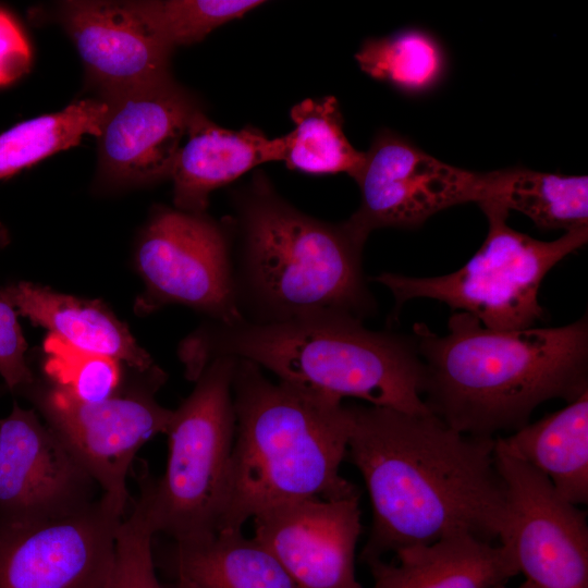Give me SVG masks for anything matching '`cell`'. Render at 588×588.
Here are the masks:
<instances>
[{"mask_svg": "<svg viewBox=\"0 0 588 588\" xmlns=\"http://www.w3.org/2000/svg\"><path fill=\"white\" fill-rule=\"evenodd\" d=\"M346 458L371 503L367 563L455 534L500 540L506 493L495 466V438L460 432L433 414L347 404Z\"/></svg>", "mask_w": 588, "mask_h": 588, "instance_id": "obj_1", "label": "cell"}, {"mask_svg": "<svg viewBox=\"0 0 588 588\" xmlns=\"http://www.w3.org/2000/svg\"><path fill=\"white\" fill-rule=\"evenodd\" d=\"M414 336L426 406L466 434L516 431L543 402L571 403L588 391L587 316L563 327L494 330L454 311L445 335L416 323Z\"/></svg>", "mask_w": 588, "mask_h": 588, "instance_id": "obj_2", "label": "cell"}, {"mask_svg": "<svg viewBox=\"0 0 588 588\" xmlns=\"http://www.w3.org/2000/svg\"><path fill=\"white\" fill-rule=\"evenodd\" d=\"M182 354L193 381L212 359L231 356L330 399L430 413L422 400L425 366L415 336L375 331L350 315L267 324L210 321L186 341Z\"/></svg>", "mask_w": 588, "mask_h": 588, "instance_id": "obj_3", "label": "cell"}, {"mask_svg": "<svg viewBox=\"0 0 588 588\" xmlns=\"http://www.w3.org/2000/svg\"><path fill=\"white\" fill-rule=\"evenodd\" d=\"M235 205L232 262L242 321L267 324L335 315L364 321L376 313L363 268L365 243L344 222L303 213L264 177L240 193Z\"/></svg>", "mask_w": 588, "mask_h": 588, "instance_id": "obj_4", "label": "cell"}, {"mask_svg": "<svg viewBox=\"0 0 588 588\" xmlns=\"http://www.w3.org/2000/svg\"><path fill=\"white\" fill-rule=\"evenodd\" d=\"M232 397L236 428L220 530L242 529L260 512L290 501L359 497L340 473L351 429L347 404L271 381L242 358L235 362Z\"/></svg>", "mask_w": 588, "mask_h": 588, "instance_id": "obj_5", "label": "cell"}, {"mask_svg": "<svg viewBox=\"0 0 588 588\" xmlns=\"http://www.w3.org/2000/svg\"><path fill=\"white\" fill-rule=\"evenodd\" d=\"M235 357L209 362L192 393L173 409L166 434L163 475L139 478L149 523L175 543L217 534L228 509L236 417L232 397Z\"/></svg>", "mask_w": 588, "mask_h": 588, "instance_id": "obj_6", "label": "cell"}, {"mask_svg": "<svg viewBox=\"0 0 588 588\" xmlns=\"http://www.w3.org/2000/svg\"><path fill=\"white\" fill-rule=\"evenodd\" d=\"M478 206L488 221L487 236L458 270L425 278L382 272L369 279L393 295L389 322L415 298L442 302L494 330L527 329L543 318L538 298L542 280L558 262L587 243L588 226L546 242L512 229L507 224L510 211L504 207L489 201Z\"/></svg>", "mask_w": 588, "mask_h": 588, "instance_id": "obj_7", "label": "cell"}, {"mask_svg": "<svg viewBox=\"0 0 588 588\" xmlns=\"http://www.w3.org/2000/svg\"><path fill=\"white\" fill-rule=\"evenodd\" d=\"M483 179L485 172L451 166L382 130L365 151L354 179L360 191L359 207L344 223L363 243L377 229H417L446 208L478 204Z\"/></svg>", "mask_w": 588, "mask_h": 588, "instance_id": "obj_8", "label": "cell"}, {"mask_svg": "<svg viewBox=\"0 0 588 588\" xmlns=\"http://www.w3.org/2000/svg\"><path fill=\"white\" fill-rule=\"evenodd\" d=\"M506 520L499 543L511 551L531 588H588L586 512L560 497L549 479L497 440Z\"/></svg>", "mask_w": 588, "mask_h": 588, "instance_id": "obj_9", "label": "cell"}, {"mask_svg": "<svg viewBox=\"0 0 588 588\" xmlns=\"http://www.w3.org/2000/svg\"><path fill=\"white\" fill-rule=\"evenodd\" d=\"M124 515L102 494L59 517L0 518V588H103Z\"/></svg>", "mask_w": 588, "mask_h": 588, "instance_id": "obj_10", "label": "cell"}, {"mask_svg": "<svg viewBox=\"0 0 588 588\" xmlns=\"http://www.w3.org/2000/svg\"><path fill=\"white\" fill-rule=\"evenodd\" d=\"M232 238L203 213L161 209L138 246L137 266L150 296L180 304L211 321H242L233 279Z\"/></svg>", "mask_w": 588, "mask_h": 588, "instance_id": "obj_11", "label": "cell"}, {"mask_svg": "<svg viewBox=\"0 0 588 588\" xmlns=\"http://www.w3.org/2000/svg\"><path fill=\"white\" fill-rule=\"evenodd\" d=\"M158 387L113 396L98 403L77 400L54 387L35 394V401L73 456L102 490L126 513V477L138 450L166 433L173 409L155 400Z\"/></svg>", "mask_w": 588, "mask_h": 588, "instance_id": "obj_12", "label": "cell"}, {"mask_svg": "<svg viewBox=\"0 0 588 588\" xmlns=\"http://www.w3.org/2000/svg\"><path fill=\"white\" fill-rule=\"evenodd\" d=\"M0 432V518H53L97 500L96 481L33 411L14 403Z\"/></svg>", "mask_w": 588, "mask_h": 588, "instance_id": "obj_13", "label": "cell"}, {"mask_svg": "<svg viewBox=\"0 0 588 588\" xmlns=\"http://www.w3.org/2000/svg\"><path fill=\"white\" fill-rule=\"evenodd\" d=\"M253 520L254 538L301 588H362L355 572L359 497L290 501Z\"/></svg>", "mask_w": 588, "mask_h": 588, "instance_id": "obj_14", "label": "cell"}, {"mask_svg": "<svg viewBox=\"0 0 588 588\" xmlns=\"http://www.w3.org/2000/svg\"><path fill=\"white\" fill-rule=\"evenodd\" d=\"M99 139V170L117 184L170 177L192 115L186 91L169 79L107 100Z\"/></svg>", "mask_w": 588, "mask_h": 588, "instance_id": "obj_15", "label": "cell"}, {"mask_svg": "<svg viewBox=\"0 0 588 588\" xmlns=\"http://www.w3.org/2000/svg\"><path fill=\"white\" fill-rule=\"evenodd\" d=\"M62 20L88 76L107 100L171 79L172 49L125 1H68Z\"/></svg>", "mask_w": 588, "mask_h": 588, "instance_id": "obj_16", "label": "cell"}, {"mask_svg": "<svg viewBox=\"0 0 588 588\" xmlns=\"http://www.w3.org/2000/svg\"><path fill=\"white\" fill-rule=\"evenodd\" d=\"M170 177L179 210L203 213L212 191L266 162L283 161L284 136L268 138L260 131L223 128L200 110L191 118Z\"/></svg>", "mask_w": 588, "mask_h": 588, "instance_id": "obj_17", "label": "cell"}, {"mask_svg": "<svg viewBox=\"0 0 588 588\" xmlns=\"http://www.w3.org/2000/svg\"><path fill=\"white\" fill-rule=\"evenodd\" d=\"M367 562L373 588H495L519 574L505 546L455 534Z\"/></svg>", "mask_w": 588, "mask_h": 588, "instance_id": "obj_18", "label": "cell"}, {"mask_svg": "<svg viewBox=\"0 0 588 588\" xmlns=\"http://www.w3.org/2000/svg\"><path fill=\"white\" fill-rule=\"evenodd\" d=\"M3 296L16 313L50 333L90 353L124 360L139 371L152 368V360L102 304L60 294L46 286L19 282L7 286Z\"/></svg>", "mask_w": 588, "mask_h": 588, "instance_id": "obj_19", "label": "cell"}, {"mask_svg": "<svg viewBox=\"0 0 588 588\" xmlns=\"http://www.w3.org/2000/svg\"><path fill=\"white\" fill-rule=\"evenodd\" d=\"M497 440L543 474L560 497L577 506L588 503V391L564 408Z\"/></svg>", "mask_w": 588, "mask_h": 588, "instance_id": "obj_20", "label": "cell"}, {"mask_svg": "<svg viewBox=\"0 0 588 588\" xmlns=\"http://www.w3.org/2000/svg\"><path fill=\"white\" fill-rule=\"evenodd\" d=\"M166 566L173 578L183 577L196 588H301L277 558L242 529L173 542Z\"/></svg>", "mask_w": 588, "mask_h": 588, "instance_id": "obj_21", "label": "cell"}, {"mask_svg": "<svg viewBox=\"0 0 588 588\" xmlns=\"http://www.w3.org/2000/svg\"><path fill=\"white\" fill-rule=\"evenodd\" d=\"M527 216L541 230L588 226V177L523 167L485 172L481 203ZM477 204V205H478Z\"/></svg>", "mask_w": 588, "mask_h": 588, "instance_id": "obj_22", "label": "cell"}, {"mask_svg": "<svg viewBox=\"0 0 588 588\" xmlns=\"http://www.w3.org/2000/svg\"><path fill=\"white\" fill-rule=\"evenodd\" d=\"M294 128L283 135V162L310 174L359 173L365 152L353 147L343 131V117L332 96L306 99L291 110Z\"/></svg>", "mask_w": 588, "mask_h": 588, "instance_id": "obj_23", "label": "cell"}, {"mask_svg": "<svg viewBox=\"0 0 588 588\" xmlns=\"http://www.w3.org/2000/svg\"><path fill=\"white\" fill-rule=\"evenodd\" d=\"M108 112L107 100H78L59 112L27 120L3 132L0 179L77 145L85 135L98 138Z\"/></svg>", "mask_w": 588, "mask_h": 588, "instance_id": "obj_24", "label": "cell"}, {"mask_svg": "<svg viewBox=\"0 0 588 588\" xmlns=\"http://www.w3.org/2000/svg\"><path fill=\"white\" fill-rule=\"evenodd\" d=\"M355 59L367 75L411 95L434 89L448 69V57L441 42L420 28L369 38Z\"/></svg>", "mask_w": 588, "mask_h": 588, "instance_id": "obj_25", "label": "cell"}, {"mask_svg": "<svg viewBox=\"0 0 588 588\" xmlns=\"http://www.w3.org/2000/svg\"><path fill=\"white\" fill-rule=\"evenodd\" d=\"M258 0L125 1L170 49L204 39L217 27L262 4Z\"/></svg>", "mask_w": 588, "mask_h": 588, "instance_id": "obj_26", "label": "cell"}, {"mask_svg": "<svg viewBox=\"0 0 588 588\" xmlns=\"http://www.w3.org/2000/svg\"><path fill=\"white\" fill-rule=\"evenodd\" d=\"M46 373L77 400L102 402L117 393L120 384L119 360L81 350L49 334L44 343Z\"/></svg>", "mask_w": 588, "mask_h": 588, "instance_id": "obj_27", "label": "cell"}, {"mask_svg": "<svg viewBox=\"0 0 588 588\" xmlns=\"http://www.w3.org/2000/svg\"><path fill=\"white\" fill-rule=\"evenodd\" d=\"M154 535L139 494L117 531L114 558L103 588H164L155 569Z\"/></svg>", "mask_w": 588, "mask_h": 588, "instance_id": "obj_28", "label": "cell"}, {"mask_svg": "<svg viewBox=\"0 0 588 588\" xmlns=\"http://www.w3.org/2000/svg\"><path fill=\"white\" fill-rule=\"evenodd\" d=\"M16 314L0 291V375L11 390L33 382L24 356L26 343Z\"/></svg>", "mask_w": 588, "mask_h": 588, "instance_id": "obj_29", "label": "cell"}, {"mask_svg": "<svg viewBox=\"0 0 588 588\" xmlns=\"http://www.w3.org/2000/svg\"><path fill=\"white\" fill-rule=\"evenodd\" d=\"M30 48L16 21L0 9V86L24 75L30 65Z\"/></svg>", "mask_w": 588, "mask_h": 588, "instance_id": "obj_30", "label": "cell"}, {"mask_svg": "<svg viewBox=\"0 0 588 588\" xmlns=\"http://www.w3.org/2000/svg\"><path fill=\"white\" fill-rule=\"evenodd\" d=\"M170 588H196L191 581L183 577H175Z\"/></svg>", "mask_w": 588, "mask_h": 588, "instance_id": "obj_31", "label": "cell"}, {"mask_svg": "<svg viewBox=\"0 0 588 588\" xmlns=\"http://www.w3.org/2000/svg\"><path fill=\"white\" fill-rule=\"evenodd\" d=\"M495 588H510L507 587L506 585H500ZM516 588H531V586L525 580L524 583H522L518 587Z\"/></svg>", "mask_w": 588, "mask_h": 588, "instance_id": "obj_32", "label": "cell"}, {"mask_svg": "<svg viewBox=\"0 0 588 588\" xmlns=\"http://www.w3.org/2000/svg\"><path fill=\"white\" fill-rule=\"evenodd\" d=\"M0 443H1V432H0Z\"/></svg>", "mask_w": 588, "mask_h": 588, "instance_id": "obj_33", "label": "cell"}]
</instances>
